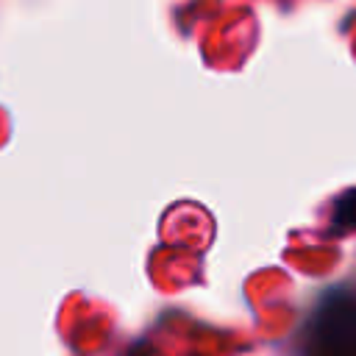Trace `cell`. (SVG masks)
Returning a JSON list of instances; mask_svg holds the SVG:
<instances>
[{
    "mask_svg": "<svg viewBox=\"0 0 356 356\" xmlns=\"http://www.w3.org/2000/svg\"><path fill=\"white\" fill-rule=\"evenodd\" d=\"M314 348L320 356H356V298L331 295L314 317Z\"/></svg>",
    "mask_w": 356,
    "mask_h": 356,
    "instance_id": "1",
    "label": "cell"
},
{
    "mask_svg": "<svg viewBox=\"0 0 356 356\" xmlns=\"http://www.w3.org/2000/svg\"><path fill=\"white\" fill-rule=\"evenodd\" d=\"M350 231H356V189H345L334 200L331 228H328V234H350Z\"/></svg>",
    "mask_w": 356,
    "mask_h": 356,
    "instance_id": "2",
    "label": "cell"
},
{
    "mask_svg": "<svg viewBox=\"0 0 356 356\" xmlns=\"http://www.w3.org/2000/svg\"><path fill=\"white\" fill-rule=\"evenodd\" d=\"M128 356H153V348L142 342V345H136V348H134V350H131Z\"/></svg>",
    "mask_w": 356,
    "mask_h": 356,
    "instance_id": "3",
    "label": "cell"
}]
</instances>
